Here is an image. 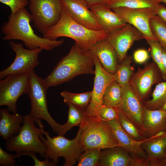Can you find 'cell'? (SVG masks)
I'll use <instances>...</instances> for the list:
<instances>
[{
    "mask_svg": "<svg viewBox=\"0 0 166 166\" xmlns=\"http://www.w3.org/2000/svg\"><path fill=\"white\" fill-rule=\"evenodd\" d=\"M31 21V14L25 7L13 15H10L8 21L1 27L2 32L4 35L3 40H19L28 49L40 48L47 51H51L63 44V39L51 40L36 35L30 25Z\"/></svg>",
    "mask_w": 166,
    "mask_h": 166,
    "instance_id": "6da1fadb",
    "label": "cell"
},
{
    "mask_svg": "<svg viewBox=\"0 0 166 166\" xmlns=\"http://www.w3.org/2000/svg\"><path fill=\"white\" fill-rule=\"evenodd\" d=\"M94 63L89 50L81 49L77 44L59 61L51 73L45 79L49 88L70 81L83 74H94Z\"/></svg>",
    "mask_w": 166,
    "mask_h": 166,
    "instance_id": "7a4b0ae2",
    "label": "cell"
},
{
    "mask_svg": "<svg viewBox=\"0 0 166 166\" xmlns=\"http://www.w3.org/2000/svg\"><path fill=\"white\" fill-rule=\"evenodd\" d=\"M109 33L104 30L87 28L75 20L63 6L61 16L54 26L43 34V38L57 40L61 37L72 39L81 49L89 50L97 42L107 39Z\"/></svg>",
    "mask_w": 166,
    "mask_h": 166,
    "instance_id": "3957f363",
    "label": "cell"
},
{
    "mask_svg": "<svg viewBox=\"0 0 166 166\" xmlns=\"http://www.w3.org/2000/svg\"><path fill=\"white\" fill-rule=\"evenodd\" d=\"M77 133L84 152L91 149H102L119 146L107 122L98 117L85 114Z\"/></svg>",
    "mask_w": 166,
    "mask_h": 166,
    "instance_id": "277c9868",
    "label": "cell"
},
{
    "mask_svg": "<svg viewBox=\"0 0 166 166\" xmlns=\"http://www.w3.org/2000/svg\"><path fill=\"white\" fill-rule=\"evenodd\" d=\"M34 123L30 114L24 116L19 132L6 141V149L9 152H16L14 154L15 158H20L30 152H34L45 158L46 148L40 137L43 134L42 128L44 126L37 127Z\"/></svg>",
    "mask_w": 166,
    "mask_h": 166,
    "instance_id": "5b68a950",
    "label": "cell"
},
{
    "mask_svg": "<svg viewBox=\"0 0 166 166\" xmlns=\"http://www.w3.org/2000/svg\"><path fill=\"white\" fill-rule=\"evenodd\" d=\"M30 89L28 94L30 100V115L38 127L43 125L42 120L46 121L52 130L58 135H62L63 125L52 117L48 110L47 92L49 87L44 79L36 74L34 70L30 73Z\"/></svg>",
    "mask_w": 166,
    "mask_h": 166,
    "instance_id": "8992f818",
    "label": "cell"
},
{
    "mask_svg": "<svg viewBox=\"0 0 166 166\" xmlns=\"http://www.w3.org/2000/svg\"><path fill=\"white\" fill-rule=\"evenodd\" d=\"M42 128L43 136H40L41 139L45 143L46 151L45 158H49L57 166L59 162V158L62 157L65 159L64 166H72L78 160L81 155L84 152L79 140V135L77 133L73 139L69 140L64 135L51 137L49 132Z\"/></svg>",
    "mask_w": 166,
    "mask_h": 166,
    "instance_id": "52a82bcc",
    "label": "cell"
},
{
    "mask_svg": "<svg viewBox=\"0 0 166 166\" xmlns=\"http://www.w3.org/2000/svg\"><path fill=\"white\" fill-rule=\"evenodd\" d=\"M34 26L43 34L59 21L63 5L61 0H29Z\"/></svg>",
    "mask_w": 166,
    "mask_h": 166,
    "instance_id": "ba28073f",
    "label": "cell"
},
{
    "mask_svg": "<svg viewBox=\"0 0 166 166\" xmlns=\"http://www.w3.org/2000/svg\"><path fill=\"white\" fill-rule=\"evenodd\" d=\"M0 81V106L5 105L10 112L17 113V101L30 89V73L10 74Z\"/></svg>",
    "mask_w": 166,
    "mask_h": 166,
    "instance_id": "9c48e42d",
    "label": "cell"
},
{
    "mask_svg": "<svg viewBox=\"0 0 166 166\" xmlns=\"http://www.w3.org/2000/svg\"><path fill=\"white\" fill-rule=\"evenodd\" d=\"M9 44L15 54V58L7 68L0 72V79L13 74L30 73L38 65L39 54L43 50L39 48L33 49L25 48L23 43H16L12 40Z\"/></svg>",
    "mask_w": 166,
    "mask_h": 166,
    "instance_id": "30bf717a",
    "label": "cell"
},
{
    "mask_svg": "<svg viewBox=\"0 0 166 166\" xmlns=\"http://www.w3.org/2000/svg\"><path fill=\"white\" fill-rule=\"evenodd\" d=\"M163 79L159 68L153 61L146 63L142 68H139L130 77L129 85L143 101H145L152 86Z\"/></svg>",
    "mask_w": 166,
    "mask_h": 166,
    "instance_id": "8fae6325",
    "label": "cell"
},
{
    "mask_svg": "<svg viewBox=\"0 0 166 166\" xmlns=\"http://www.w3.org/2000/svg\"><path fill=\"white\" fill-rule=\"evenodd\" d=\"M92 55L95 67L93 88L90 102L85 112L86 115L99 117L103 94L106 87L113 81V74L106 71L96 55Z\"/></svg>",
    "mask_w": 166,
    "mask_h": 166,
    "instance_id": "7c38bea8",
    "label": "cell"
},
{
    "mask_svg": "<svg viewBox=\"0 0 166 166\" xmlns=\"http://www.w3.org/2000/svg\"><path fill=\"white\" fill-rule=\"evenodd\" d=\"M112 10L127 23L132 25L140 31L146 40H157L152 33L150 27V19L156 15L153 9L119 7Z\"/></svg>",
    "mask_w": 166,
    "mask_h": 166,
    "instance_id": "4fadbf2b",
    "label": "cell"
},
{
    "mask_svg": "<svg viewBox=\"0 0 166 166\" xmlns=\"http://www.w3.org/2000/svg\"><path fill=\"white\" fill-rule=\"evenodd\" d=\"M121 101L116 108L145 133L143 119L145 106L143 101L129 85L121 87Z\"/></svg>",
    "mask_w": 166,
    "mask_h": 166,
    "instance_id": "5bb4252c",
    "label": "cell"
},
{
    "mask_svg": "<svg viewBox=\"0 0 166 166\" xmlns=\"http://www.w3.org/2000/svg\"><path fill=\"white\" fill-rule=\"evenodd\" d=\"M144 39L143 34L132 25L127 23L119 30L109 34L106 39L117 53L120 63L127 55L128 50L136 41Z\"/></svg>",
    "mask_w": 166,
    "mask_h": 166,
    "instance_id": "9a60e30c",
    "label": "cell"
},
{
    "mask_svg": "<svg viewBox=\"0 0 166 166\" xmlns=\"http://www.w3.org/2000/svg\"><path fill=\"white\" fill-rule=\"evenodd\" d=\"M72 17L89 29L103 30L94 14L83 0H61Z\"/></svg>",
    "mask_w": 166,
    "mask_h": 166,
    "instance_id": "2e32d148",
    "label": "cell"
},
{
    "mask_svg": "<svg viewBox=\"0 0 166 166\" xmlns=\"http://www.w3.org/2000/svg\"><path fill=\"white\" fill-rule=\"evenodd\" d=\"M139 159L132 156L124 148L116 146L102 150L99 166H139Z\"/></svg>",
    "mask_w": 166,
    "mask_h": 166,
    "instance_id": "e0dca14e",
    "label": "cell"
},
{
    "mask_svg": "<svg viewBox=\"0 0 166 166\" xmlns=\"http://www.w3.org/2000/svg\"><path fill=\"white\" fill-rule=\"evenodd\" d=\"M103 30L109 34L124 26L127 23L118 15L105 4L89 8Z\"/></svg>",
    "mask_w": 166,
    "mask_h": 166,
    "instance_id": "ac0fdd59",
    "label": "cell"
},
{
    "mask_svg": "<svg viewBox=\"0 0 166 166\" xmlns=\"http://www.w3.org/2000/svg\"><path fill=\"white\" fill-rule=\"evenodd\" d=\"M148 138L141 146L145 152L150 166H165L166 163V135Z\"/></svg>",
    "mask_w": 166,
    "mask_h": 166,
    "instance_id": "d6986e66",
    "label": "cell"
},
{
    "mask_svg": "<svg viewBox=\"0 0 166 166\" xmlns=\"http://www.w3.org/2000/svg\"><path fill=\"white\" fill-rule=\"evenodd\" d=\"M107 122L113 131L119 146L125 148L133 157L147 159L146 154L141 146L142 143L146 140L141 141L134 140L124 130L118 119Z\"/></svg>",
    "mask_w": 166,
    "mask_h": 166,
    "instance_id": "ffe728a7",
    "label": "cell"
},
{
    "mask_svg": "<svg viewBox=\"0 0 166 166\" xmlns=\"http://www.w3.org/2000/svg\"><path fill=\"white\" fill-rule=\"evenodd\" d=\"M96 55L104 69L114 74L119 65L117 55L113 47L106 39L95 44L89 50Z\"/></svg>",
    "mask_w": 166,
    "mask_h": 166,
    "instance_id": "44dd1931",
    "label": "cell"
},
{
    "mask_svg": "<svg viewBox=\"0 0 166 166\" xmlns=\"http://www.w3.org/2000/svg\"><path fill=\"white\" fill-rule=\"evenodd\" d=\"M0 135L6 141L17 135L21 130L24 116L17 113L11 114L7 109L0 110Z\"/></svg>",
    "mask_w": 166,
    "mask_h": 166,
    "instance_id": "7402d4cb",
    "label": "cell"
},
{
    "mask_svg": "<svg viewBox=\"0 0 166 166\" xmlns=\"http://www.w3.org/2000/svg\"><path fill=\"white\" fill-rule=\"evenodd\" d=\"M143 119L147 138L153 136L161 131L166 130V110H151L145 107Z\"/></svg>",
    "mask_w": 166,
    "mask_h": 166,
    "instance_id": "603a6c76",
    "label": "cell"
},
{
    "mask_svg": "<svg viewBox=\"0 0 166 166\" xmlns=\"http://www.w3.org/2000/svg\"><path fill=\"white\" fill-rule=\"evenodd\" d=\"M160 3L159 0H106L105 4L111 9L119 7L154 9Z\"/></svg>",
    "mask_w": 166,
    "mask_h": 166,
    "instance_id": "cb8c5ba5",
    "label": "cell"
},
{
    "mask_svg": "<svg viewBox=\"0 0 166 166\" xmlns=\"http://www.w3.org/2000/svg\"><path fill=\"white\" fill-rule=\"evenodd\" d=\"M132 61V57L127 55L119 64L116 72L113 74V81L121 87L129 85L130 79L134 73V68L131 65Z\"/></svg>",
    "mask_w": 166,
    "mask_h": 166,
    "instance_id": "d4e9b609",
    "label": "cell"
},
{
    "mask_svg": "<svg viewBox=\"0 0 166 166\" xmlns=\"http://www.w3.org/2000/svg\"><path fill=\"white\" fill-rule=\"evenodd\" d=\"M166 101V81L160 82L156 86L152 98L143 101L145 107L149 109H160Z\"/></svg>",
    "mask_w": 166,
    "mask_h": 166,
    "instance_id": "484cf974",
    "label": "cell"
},
{
    "mask_svg": "<svg viewBox=\"0 0 166 166\" xmlns=\"http://www.w3.org/2000/svg\"><path fill=\"white\" fill-rule=\"evenodd\" d=\"M60 94L65 103L71 104L78 109L85 111L90 102L92 91L74 93L65 91L61 92Z\"/></svg>",
    "mask_w": 166,
    "mask_h": 166,
    "instance_id": "4316f807",
    "label": "cell"
},
{
    "mask_svg": "<svg viewBox=\"0 0 166 166\" xmlns=\"http://www.w3.org/2000/svg\"><path fill=\"white\" fill-rule=\"evenodd\" d=\"M121 99V87L113 81L106 87L103 95L102 105L117 107Z\"/></svg>",
    "mask_w": 166,
    "mask_h": 166,
    "instance_id": "83f0119b",
    "label": "cell"
},
{
    "mask_svg": "<svg viewBox=\"0 0 166 166\" xmlns=\"http://www.w3.org/2000/svg\"><path fill=\"white\" fill-rule=\"evenodd\" d=\"M117 109L118 120L123 129L131 138L139 141H143L148 138L144 132L138 128L125 114Z\"/></svg>",
    "mask_w": 166,
    "mask_h": 166,
    "instance_id": "f1b7e54d",
    "label": "cell"
},
{
    "mask_svg": "<svg viewBox=\"0 0 166 166\" xmlns=\"http://www.w3.org/2000/svg\"><path fill=\"white\" fill-rule=\"evenodd\" d=\"M66 104L69 106L68 117L67 122L63 125L62 135H64L73 127H80L85 114V111L78 109L71 104Z\"/></svg>",
    "mask_w": 166,
    "mask_h": 166,
    "instance_id": "f546056e",
    "label": "cell"
},
{
    "mask_svg": "<svg viewBox=\"0 0 166 166\" xmlns=\"http://www.w3.org/2000/svg\"><path fill=\"white\" fill-rule=\"evenodd\" d=\"M149 24L153 35L162 47L166 49V25L156 15L151 18Z\"/></svg>",
    "mask_w": 166,
    "mask_h": 166,
    "instance_id": "4dcf8cb0",
    "label": "cell"
},
{
    "mask_svg": "<svg viewBox=\"0 0 166 166\" xmlns=\"http://www.w3.org/2000/svg\"><path fill=\"white\" fill-rule=\"evenodd\" d=\"M151 49V56L153 61L160 69L163 80L166 81V70L164 68L162 61L163 47L157 40H146Z\"/></svg>",
    "mask_w": 166,
    "mask_h": 166,
    "instance_id": "1f68e13d",
    "label": "cell"
},
{
    "mask_svg": "<svg viewBox=\"0 0 166 166\" xmlns=\"http://www.w3.org/2000/svg\"><path fill=\"white\" fill-rule=\"evenodd\" d=\"M101 149L94 148L85 151L80 156L77 166H98Z\"/></svg>",
    "mask_w": 166,
    "mask_h": 166,
    "instance_id": "d6a6232c",
    "label": "cell"
},
{
    "mask_svg": "<svg viewBox=\"0 0 166 166\" xmlns=\"http://www.w3.org/2000/svg\"><path fill=\"white\" fill-rule=\"evenodd\" d=\"M99 117L102 121L106 122L118 119L117 109L116 107L102 105Z\"/></svg>",
    "mask_w": 166,
    "mask_h": 166,
    "instance_id": "836d02e7",
    "label": "cell"
},
{
    "mask_svg": "<svg viewBox=\"0 0 166 166\" xmlns=\"http://www.w3.org/2000/svg\"><path fill=\"white\" fill-rule=\"evenodd\" d=\"M2 3L9 6L11 10L10 15H13L29 3L28 0H0Z\"/></svg>",
    "mask_w": 166,
    "mask_h": 166,
    "instance_id": "e575fe53",
    "label": "cell"
},
{
    "mask_svg": "<svg viewBox=\"0 0 166 166\" xmlns=\"http://www.w3.org/2000/svg\"><path fill=\"white\" fill-rule=\"evenodd\" d=\"M12 153H8L0 147V164L5 166H13L16 161Z\"/></svg>",
    "mask_w": 166,
    "mask_h": 166,
    "instance_id": "d590c367",
    "label": "cell"
},
{
    "mask_svg": "<svg viewBox=\"0 0 166 166\" xmlns=\"http://www.w3.org/2000/svg\"><path fill=\"white\" fill-rule=\"evenodd\" d=\"M148 51L143 49H137L134 52L133 59L137 63L142 64L145 63L149 58Z\"/></svg>",
    "mask_w": 166,
    "mask_h": 166,
    "instance_id": "8d00e7d4",
    "label": "cell"
},
{
    "mask_svg": "<svg viewBox=\"0 0 166 166\" xmlns=\"http://www.w3.org/2000/svg\"><path fill=\"white\" fill-rule=\"evenodd\" d=\"M36 153L30 152L26 154L25 156H28L30 157L34 160V166H55V164L49 157L45 158L44 161H41L38 159L36 156Z\"/></svg>",
    "mask_w": 166,
    "mask_h": 166,
    "instance_id": "74e56055",
    "label": "cell"
},
{
    "mask_svg": "<svg viewBox=\"0 0 166 166\" xmlns=\"http://www.w3.org/2000/svg\"><path fill=\"white\" fill-rule=\"evenodd\" d=\"M155 12L166 25V7L160 4L154 8Z\"/></svg>",
    "mask_w": 166,
    "mask_h": 166,
    "instance_id": "f35d334b",
    "label": "cell"
},
{
    "mask_svg": "<svg viewBox=\"0 0 166 166\" xmlns=\"http://www.w3.org/2000/svg\"><path fill=\"white\" fill-rule=\"evenodd\" d=\"M87 4L89 8L97 5L105 4L106 0H83Z\"/></svg>",
    "mask_w": 166,
    "mask_h": 166,
    "instance_id": "ab89813d",
    "label": "cell"
},
{
    "mask_svg": "<svg viewBox=\"0 0 166 166\" xmlns=\"http://www.w3.org/2000/svg\"><path fill=\"white\" fill-rule=\"evenodd\" d=\"M162 61L163 65L166 70V49L163 48Z\"/></svg>",
    "mask_w": 166,
    "mask_h": 166,
    "instance_id": "60d3db41",
    "label": "cell"
},
{
    "mask_svg": "<svg viewBox=\"0 0 166 166\" xmlns=\"http://www.w3.org/2000/svg\"><path fill=\"white\" fill-rule=\"evenodd\" d=\"M161 110H166V101L164 104L162 108L160 109Z\"/></svg>",
    "mask_w": 166,
    "mask_h": 166,
    "instance_id": "b9f144b4",
    "label": "cell"
},
{
    "mask_svg": "<svg viewBox=\"0 0 166 166\" xmlns=\"http://www.w3.org/2000/svg\"><path fill=\"white\" fill-rule=\"evenodd\" d=\"M160 2H163L166 5V0H159Z\"/></svg>",
    "mask_w": 166,
    "mask_h": 166,
    "instance_id": "7bdbcfd3",
    "label": "cell"
},
{
    "mask_svg": "<svg viewBox=\"0 0 166 166\" xmlns=\"http://www.w3.org/2000/svg\"><path fill=\"white\" fill-rule=\"evenodd\" d=\"M165 166H166V164H165Z\"/></svg>",
    "mask_w": 166,
    "mask_h": 166,
    "instance_id": "ee69618b",
    "label": "cell"
},
{
    "mask_svg": "<svg viewBox=\"0 0 166 166\" xmlns=\"http://www.w3.org/2000/svg\"><path fill=\"white\" fill-rule=\"evenodd\" d=\"M165 153H166V151H165Z\"/></svg>",
    "mask_w": 166,
    "mask_h": 166,
    "instance_id": "f6af8a7d",
    "label": "cell"
}]
</instances>
